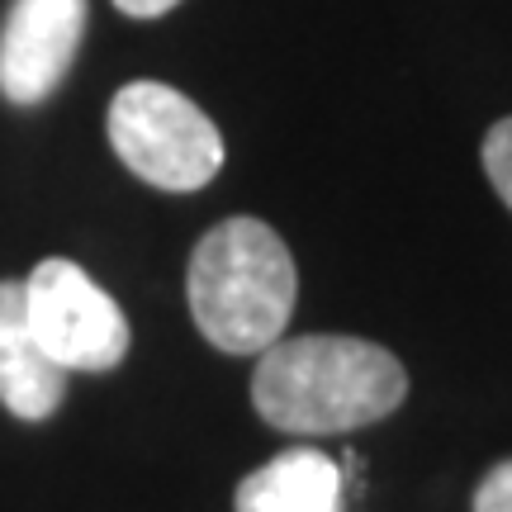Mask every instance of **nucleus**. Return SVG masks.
Here are the masks:
<instances>
[{"mask_svg":"<svg viewBox=\"0 0 512 512\" xmlns=\"http://www.w3.org/2000/svg\"><path fill=\"white\" fill-rule=\"evenodd\" d=\"M408 399V370L389 347L342 332L280 337L256 356L252 403L290 437H337L389 418Z\"/></svg>","mask_w":512,"mask_h":512,"instance_id":"obj_1","label":"nucleus"},{"mask_svg":"<svg viewBox=\"0 0 512 512\" xmlns=\"http://www.w3.org/2000/svg\"><path fill=\"white\" fill-rule=\"evenodd\" d=\"M91 0H10L0 24V95L29 110L67 81Z\"/></svg>","mask_w":512,"mask_h":512,"instance_id":"obj_5","label":"nucleus"},{"mask_svg":"<svg viewBox=\"0 0 512 512\" xmlns=\"http://www.w3.org/2000/svg\"><path fill=\"white\" fill-rule=\"evenodd\" d=\"M238 512H342V465L318 446H290L238 484Z\"/></svg>","mask_w":512,"mask_h":512,"instance_id":"obj_7","label":"nucleus"},{"mask_svg":"<svg viewBox=\"0 0 512 512\" xmlns=\"http://www.w3.org/2000/svg\"><path fill=\"white\" fill-rule=\"evenodd\" d=\"M24 290V318L38 347L48 351V361L67 370H91L105 375L128 356V318L110 294L95 285L67 256L38 261L29 280H19Z\"/></svg>","mask_w":512,"mask_h":512,"instance_id":"obj_4","label":"nucleus"},{"mask_svg":"<svg viewBox=\"0 0 512 512\" xmlns=\"http://www.w3.org/2000/svg\"><path fill=\"white\" fill-rule=\"evenodd\" d=\"M190 318L228 356H261L294 318L299 271L285 238L261 219H223L209 228L185 271Z\"/></svg>","mask_w":512,"mask_h":512,"instance_id":"obj_2","label":"nucleus"},{"mask_svg":"<svg viewBox=\"0 0 512 512\" xmlns=\"http://www.w3.org/2000/svg\"><path fill=\"white\" fill-rule=\"evenodd\" d=\"M110 147L143 185L190 195L223 171V133L190 95L128 81L110 105Z\"/></svg>","mask_w":512,"mask_h":512,"instance_id":"obj_3","label":"nucleus"},{"mask_svg":"<svg viewBox=\"0 0 512 512\" xmlns=\"http://www.w3.org/2000/svg\"><path fill=\"white\" fill-rule=\"evenodd\" d=\"M181 0H114V10L128 19H162L166 10H176Z\"/></svg>","mask_w":512,"mask_h":512,"instance_id":"obj_10","label":"nucleus"},{"mask_svg":"<svg viewBox=\"0 0 512 512\" xmlns=\"http://www.w3.org/2000/svg\"><path fill=\"white\" fill-rule=\"evenodd\" d=\"M484 176L498 190V200L512 209V119H498L489 133H484Z\"/></svg>","mask_w":512,"mask_h":512,"instance_id":"obj_8","label":"nucleus"},{"mask_svg":"<svg viewBox=\"0 0 512 512\" xmlns=\"http://www.w3.org/2000/svg\"><path fill=\"white\" fill-rule=\"evenodd\" d=\"M475 512H512V460H498L475 489Z\"/></svg>","mask_w":512,"mask_h":512,"instance_id":"obj_9","label":"nucleus"},{"mask_svg":"<svg viewBox=\"0 0 512 512\" xmlns=\"http://www.w3.org/2000/svg\"><path fill=\"white\" fill-rule=\"evenodd\" d=\"M67 399V370L48 361L24 318L19 280H0V403L19 422L53 418Z\"/></svg>","mask_w":512,"mask_h":512,"instance_id":"obj_6","label":"nucleus"}]
</instances>
